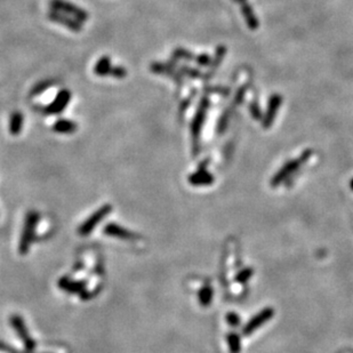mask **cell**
I'll return each instance as SVG.
<instances>
[{"instance_id":"1","label":"cell","mask_w":353,"mask_h":353,"mask_svg":"<svg viewBox=\"0 0 353 353\" xmlns=\"http://www.w3.org/2000/svg\"><path fill=\"white\" fill-rule=\"evenodd\" d=\"M211 106V101L207 96H204L201 98L198 109L195 113V117H193V120L191 123V134L193 139V147H195V152H197V149L199 146V139H200V133L203 130L205 119H206L207 111Z\"/></svg>"},{"instance_id":"2","label":"cell","mask_w":353,"mask_h":353,"mask_svg":"<svg viewBox=\"0 0 353 353\" xmlns=\"http://www.w3.org/2000/svg\"><path fill=\"white\" fill-rule=\"evenodd\" d=\"M71 100V92L68 89H62L60 90L56 95L54 101L51 102L46 106H40V105H35L33 106V110L39 113H43V115H60L61 112H63L66 110L67 105L69 104V102Z\"/></svg>"},{"instance_id":"3","label":"cell","mask_w":353,"mask_h":353,"mask_svg":"<svg viewBox=\"0 0 353 353\" xmlns=\"http://www.w3.org/2000/svg\"><path fill=\"white\" fill-rule=\"evenodd\" d=\"M49 7L53 10H58V12L69 15V16L77 18L80 22H86L89 16L85 9L70 1H67V0H51Z\"/></svg>"},{"instance_id":"4","label":"cell","mask_w":353,"mask_h":353,"mask_svg":"<svg viewBox=\"0 0 353 353\" xmlns=\"http://www.w3.org/2000/svg\"><path fill=\"white\" fill-rule=\"evenodd\" d=\"M175 66V61H169L168 63H161V62H153L150 66L151 72H153L155 74L166 75L172 79V80L176 83L177 86L183 85V75L180 72L174 69Z\"/></svg>"},{"instance_id":"5","label":"cell","mask_w":353,"mask_h":353,"mask_svg":"<svg viewBox=\"0 0 353 353\" xmlns=\"http://www.w3.org/2000/svg\"><path fill=\"white\" fill-rule=\"evenodd\" d=\"M48 18L52 22H55V23L62 25L73 32H79L82 30V22L78 21L77 18L69 16V15L58 12V10L52 9L48 13Z\"/></svg>"},{"instance_id":"6","label":"cell","mask_w":353,"mask_h":353,"mask_svg":"<svg viewBox=\"0 0 353 353\" xmlns=\"http://www.w3.org/2000/svg\"><path fill=\"white\" fill-rule=\"evenodd\" d=\"M282 103V96L280 94H273L271 95L270 100H269L267 111L262 119V127L268 130L272 126V124L275 123L277 113L279 111L280 105Z\"/></svg>"},{"instance_id":"7","label":"cell","mask_w":353,"mask_h":353,"mask_svg":"<svg viewBox=\"0 0 353 353\" xmlns=\"http://www.w3.org/2000/svg\"><path fill=\"white\" fill-rule=\"evenodd\" d=\"M311 154H312V151H311V150H306L305 152L303 153L298 159H295V160L288 161V164L284 165L283 168H282V170H280V172H279L278 174H277V176L275 177V184H277V183H278V182L282 181L283 177H286V176L288 175V174L293 173L295 169H297L299 165H302L303 162L306 161L307 159H309V158L311 157Z\"/></svg>"},{"instance_id":"8","label":"cell","mask_w":353,"mask_h":353,"mask_svg":"<svg viewBox=\"0 0 353 353\" xmlns=\"http://www.w3.org/2000/svg\"><path fill=\"white\" fill-rule=\"evenodd\" d=\"M111 212V206H104L103 208H101L100 211H97L95 214L92 216V217H89L87 221L82 224L80 226V229H79V233L81 235H87L90 231H93V229L95 226H96V224L98 222H101L102 219H103L104 216L106 214H109V212Z\"/></svg>"},{"instance_id":"9","label":"cell","mask_w":353,"mask_h":353,"mask_svg":"<svg viewBox=\"0 0 353 353\" xmlns=\"http://www.w3.org/2000/svg\"><path fill=\"white\" fill-rule=\"evenodd\" d=\"M225 55H226V47L225 46L221 45V46H218L217 48H216L214 58L212 59V62H211L210 66H208L207 73L204 75L205 80H208V79H211L212 75L215 74L216 70L221 67L222 61L224 60V58H225Z\"/></svg>"},{"instance_id":"10","label":"cell","mask_w":353,"mask_h":353,"mask_svg":"<svg viewBox=\"0 0 353 353\" xmlns=\"http://www.w3.org/2000/svg\"><path fill=\"white\" fill-rule=\"evenodd\" d=\"M37 221V216L35 214H31L28 218V223H26L25 231L23 232V237L21 239V245H20V252L22 254H24L25 252H28L29 246L31 244L32 240V230L33 226H35Z\"/></svg>"},{"instance_id":"11","label":"cell","mask_w":353,"mask_h":353,"mask_svg":"<svg viewBox=\"0 0 353 353\" xmlns=\"http://www.w3.org/2000/svg\"><path fill=\"white\" fill-rule=\"evenodd\" d=\"M241 14L249 30L255 31V30L260 28L259 18H257L255 12H254L253 7L248 2H245L241 5Z\"/></svg>"},{"instance_id":"12","label":"cell","mask_w":353,"mask_h":353,"mask_svg":"<svg viewBox=\"0 0 353 353\" xmlns=\"http://www.w3.org/2000/svg\"><path fill=\"white\" fill-rule=\"evenodd\" d=\"M77 124L69 119H59L53 125V131L59 134H72L77 131Z\"/></svg>"},{"instance_id":"13","label":"cell","mask_w":353,"mask_h":353,"mask_svg":"<svg viewBox=\"0 0 353 353\" xmlns=\"http://www.w3.org/2000/svg\"><path fill=\"white\" fill-rule=\"evenodd\" d=\"M104 232L109 235H112V237L121 238V239H135V234L130 232V231L126 229H123V227L119 225H116V224H109L108 226L104 229Z\"/></svg>"},{"instance_id":"14","label":"cell","mask_w":353,"mask_h":353,"mask_svg":"<svg viewBox=\"0 0 353 353\" xmlns=\"http://www.w3.org/2000/svg\"><path fill=\"white\" fill-rule=\"evenodd\" d=\"M111 69V59H110L109 56H103V58H101L97 61L96 64H95L94 73L96 75H100V77H106V75H110Z\"/></svg>"},{"instance_id":"15","label":"cell","mask_w":353,"mask_h":353,"mask_svg":"<svg viewBox=\"0 0 353 353\" xmlns=\"http://www.w3.org/2000/svg\"><path fill=\"white\" fill-rule=\"evenodd\" d=\"M23 127V115L20 111H15L10 116L9 120V132L13 135H18Z\"/></svg>"},{"instance_id":"16","label":"cell","mask_w":353,"mask_h":353,"mask_svg":"<svg viewBox=\"0 0 353 353\" xmlns=\"http://www.w3.org/2000/svg\"><path fill=\"white\" fill-rule=\"evenodd\" d=\"M55 83L56 81L54 79H45V80L37 82L36 85L32 87V89L30 90V96H37V95L43 94L44 92H46L47 89L51 88L52 86H54Z\"/></svg>"},{"instance_id":"17","label":"cell","mask_w":353,"mask_h":353,"mask_svg":"<svg viewBox=\"0 0 353 353\" xmlns=\"http://www.w3.org/2000/svg\"><path fill=\"white\" fill-rule=\"evenodd\" d=\"M196 58L197 56L193 54L192 52H190L188 51V49H185V48H176L175 51H174L172 53V60L173 61H175V62H177V61H196Z\"/></svg>"},{"instance_id":"18","label":"cell","mask_w":353,"mask_h":353,"mask_svg":"<svg viewBox=\"0 0 353 353\" xmlns=\"http://www.w3.org/2000/svg\"><path fill=\"white\" fill-rule=\"evenodd\" d=\"M190 182L193 184H208L212 182V176L204 168H201L195 175L190 177Z\"/></svg>"},{"instance_id":"19","label":"cell","mask_w":353,"mask_h":353,"mask_svg":"<svg viewBox=\"0 0 353 353\" xmlns=\"http://www.w3.org/2000/svg\"><path fill=\"white\" fill-rule=\"evenodd\" d=\"M12 324L14 326V328L16 329V332H18V334H20L22 339L25 341L26 345H29L30 343H31V340H30L28 337V332H25V328H24V325H23V321H22V319L20 317L14 316V317H12Z\"/></svg>"},{"instance_id":"20","label":"cell","mask_w":353,"mask_h":353,"mask_svg":"<svg viewBox=\"0 0 353 353\" xmlns=\"http://www.w3.org/2000/svg\"><path fill=\"white\" fill-rule=\"evenodd\" d=\"M272 314V311L271 310H265L262 312L259 317H256L255 319H254L253 321H250V324L248 325V327L245 329V333H250V332H253L254 329L257 328V326H259L260 324H262V322H264L265 320H268L269 318H270V316Z\"/></svg>"},{"instance_id":"21","label":"cell","mask_w":353,"mask_h":353,"mask_svg":"<svg viewBox=\"0 0 353 353\" xmlns=\"http://www.w3.org/2000/svg\"><path fill=\"white\" fill-rule=\"evenodd\" d=\"M233 110H234V109L232 108V106H230V108H227V109L225 110V111L223 112L222 117L219 118L218 124H217V132L219 133V134H222V133L226 130L227 125H229L230 118L232 117Z\"/></svg>"},{"instance_id":"22","label":"cell","mask_w":353,"mask_h":353,"mask_svg":"<svg viewBox=\"0 0 353 353\" xmlns=\"http://www.w3.org/2000/svg\"><path fill=\"white\" fill-rule=\"evenodd\" d=\"M178 70H180L178 72H180L182 75L190 77L191 79H199L201 77H204V74L201 73V71H199L198 69H195V68L185 66V64H182Z\"/></svg>"},{"instance_id":"23","label":"cell","mask_w":353,"mask_h":353,"mask_svg":"<svg viewBox=\"0 0 353 353\" xmlns=\"http://www.w3.org/2000/svg\"><path fill=\"white\" fill-rule=\"evenodd\" d=\"M248 88H249V83H246V85L241 86L240 88L237 90V94H235L232 103H231L230 106H232L233 109H235L238 105H240L242 103V101H244L245 95H246V93H247Z\"/></svg>"},{"instance_id":"24","label":"cell","mask_w":353,"mask_h":353,"mask_svg":"<svg viewBox=\"0 0 353 353\" xmlns=\"http://www.w3.org/2000/svg\"><path fill=\"white\" fill-rule=\"evenodd\" d=\"M249 112H250V116H252L253 119H255V120L263 119V113H262V110L260 108L259 102H257L256 100H254L252 103L249 104Z\"/></svg>"},{"instance_id":"25","label":"cell","mask_w":353,"mask_h":353,"mask_svg":"<svg viewBox=\"0 0 353 353\" xmlns=\"http://www.w3.org/2000/svg\"><path fill=\"white\" fill-rule=\"evenodd\" d=\"M195 95H196V90L191 95H190V96H188L187 98H185V100L182 101V103L180 105V109H178V117H181V116L183 117L184 116V113L187 112V110L189 109V106H190V104H191V102L193 100V97H195Z\"/></svg>"},{"instance_id":"26","label":"cell","mask_w":353,"mask_h":353,"mask_svg":"<svg viewBox=\"0 0 353 353\" xmlns=\"http://www.w3.org/2000/svg\"><path fill=\"white\" fill-rule=\"evenodd\" d=\"M110 75H111V77H113V78H117V79H123L127 75V70L125 69L124 67H120V66L112 67L111 72H110Z\"/></svg>"},{"instance_id":"27","label":"cell","mask_w":353,"mask_h":353,"mask_svg":"<svg viewBox=\"0 0 353 353\" xmlns=\"http://www.w3.org/2000/svg\"><path fill=\"white\" fill-rule=\"evenodd\" d=\"M212 62L211 56L208 54H200L196 58V63L200 67H208Z\"/></svg>"},{"instance_id":"28","label":"cell","mask_w":353,"mask_h":353,"mask_svg":"<svg viewBox=\"0 0 353 353\" xmlns=\"http://www.w3.org/2000/svg\"><path fill=\"white\" fill-rule=\"evenodd\" d=\"M206 92L208 93H215V94H221V95H229L230 94V88L227 87H206Z\"/></svg>"},{"instance_id":"29","label":"cell","mask_w":353,"mask_h":353,"mask_svg":"<svg viewBox=\"0 0 353 353\" xmlns=\"http://www.w3.org/2000/svg\"><path fill=\"white\" fill-rule=\"evenodd\" d=\"M211 294H212L211 288L210 289H208V288H205V289L201 291L200 298H201V302H203L204 304H207L208 302H211Z\"/></svg>"},{"instance_id":"30","label":"cell","mask_w":353,"mask_h":353,"mask_svg":"<svg viewBox=\"0 0 353 353\" xmlns=\"http://www.w3.org/2000/svg\"><path fill=\"white\" fill-rule=\"evenodd\" d=\"M230 341H231V350H232L233 353H235V352L238 353V351H239V341H238V339H237V337H233V335H232V337H230Z\"/></svg>"},{"instance_id":"31","label":"cell","mask_w":353,"mask_h":353,"mask_svg":"<svg viewBox=\"0 0 353 353\" xmlns=\"http://www.w3.org/2000/svg\"><path fill=\"white\" fill-rule=\"evenodd\" d=\"M232 1H234V2H237V3H239V5H242V3H245V2H247V0H232Z\"/></svg>"}]
</instances>
